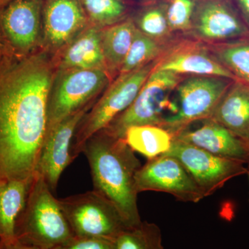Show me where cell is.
I'll return each instance as SVG.
<instances>
[{"label": "cell", "mask_w": 249, "mask_h": 249, "mask_svg": "<svg viewBox=\"0 0 249 249\" xmlns=\"http://www.w3.org/2000/svg\"><path fill=\"white\" fill-rule=\"evenodd\" d=\"M12 1H14V0H0V9H2L6 5H7Z\"/></svg>", "instance_id": "obj_31"}, {"label": "cell", "mask_w": 249, "mask_h": 249, "mask_svg": "<svg viewBox=\"0 0 249 249\" xmlns=\"http://www.w3.org/2000/svg\"><path fill=\"white\" fill-rule=\"evenodd\" d=\"M170 30L176 36H188L192 29L196 0H165Z\"/></svg>", "instance_id": "obj_27"}, {"label": "cell", "mask_w": 249, "mask_h": 249, "mask_svg": "<svg viewBox=\"0 0 249 249\" xmlns=\"http://www.w3.org/2000/svg\"><path fill=\"white\" fill-rule=\"evenodd\" d=\"M187 37L209 45L249 38V27L233 0H196Z\"/></svg>", "instance_id": "obj_11"}, {"label": "cell", "mask_w": 249, "mask_h": 249, "mask_svg": "<svg viewBox=\"0 0 249 249\" xmlns=\"http://www.w3.org/2000/svg\"><path fill=\"white\" fill-rule=\"evenodd\" d=\"M7 52L4 45H3L2 42H1V39H0V55L4 53H7Z\"/></svg>", "instance_id": "obj_32"}, {"label": "cell", "mask_w": 249, "mask_h": 249, "mask_svg": "<svg viewBox=\"0 0 249 249\" xmlns=\"http://www.w3.org/2000/svg\"><path fill=\"white\" fill-rule=\"evenodd\" d=\"M184 77L155 69L132 104L103 130L124 139L126 130L133 126H160L165 118L176 112L172 93Z\"/></svg>", "instance_id": "obj_5"}, {"label": "cell", "mask_w": 249, "mask_h": 249, "mask_svg": "<svg viewBox=\"0 0 249 249\" xmlns=\"http://www.w3.org/2000/svg\"><path fill=\"white\" fill-rule=\"evenodd\" d=\"M124 139L133 151L152 160L170 150L173 137L160 126L145 124L129 127Z\"/></svg>", "instance_id": "obj_22"}, {"label": "cell", "mask_w": 249, "mask_h": 249, "mask_svg": "<svg viewBox=\"0 0 249 249\" xmlns=\"http://www.w3.org/2000/svg\"><path fill=\"white\" fill-rule=\"evenodd\" d=\"M116 244L117 249H164L160 228L147 222L124 231L116 239Z\"/></svg>", "instance_id": "obj_26"}, {"label": "cell", "mask_w": 249, "mask_h": 249, "mask_svg": "<svg viewBox=\"0 0 249 249\" xmlns=\"http://www.w3.org/2000/svg\"><path fill=\"white\" fill-rule=\"evenodd\" d=\"M102 31L103 29L89 24L54 55L57 70L80 69L107 71L102 49Z\"/></svg>", "instance_id": "obj_17"}, {"label": "cell", "mask_w": 249, "mask_h": 249, "mask_svg": "<svg viewBox=\"0 0 249 249\" xmlns=\"http://www.w3.org/2000/svg\"><path fill=\"white\" fill-rule=\"evenodd\" d=\"M233 82L218 76L184 77L174 91L176 112L165 118L160 127L168 131L174 138L196 121L211 119Z\"/></svg>", "instance_id": "obj_7"}, {"label": "cell", "mask_w": 249, "mask_h": 249, "mask_svg": "<svg viewBox=\"0 0 249 249\" xmlns=\"http://www.w3.org/2000/svg\"><path fill=\"white\" fill-rule=\"evenodd\" d=\"M197 128H187L174 139L200 147L210 153L249 163V142L236 137L225 127L209 119Z\"/></svg>", "instance_id": "obj_16"}, {"label": "cell", "mask_w": 249, "mask_h": 249, "mask_svg": "<svg viewBox=\"0 0 249 249\" xmlns=\"http://www.w3.org/2000/svg\"><path fill=\"white\" fill-rule=\"evenodd\" d=\"M129 16L139 31L157 42L171 46L178 40L168 26L165 0H140Z\"/></svg>", "instance_id": "obj_20"}, {"label": "cell", "mask_w": 249, "mask_h": 249, "mask_svg": "<svg viewBox=\"0 0 249 249\" xmlns=\"http://www.w3.org/2000/svg\"><path fill=\"white\" fill-rule=\"evenodd\" d=\"M135 185L138 193L163 192L184 202L197 203L205 198L184 167L168 155L148 160L136 173Z\"/></svg>", "instance_id": "obj_12"}, {"label": "cell", "mask_w": 249, "mask_h": 249, "mask_svg": "<svg viewBox=\"0 0 249 249\" xmlns=\"http://www.w3.org/2000/svg\"><path fill=\"white\" fill-rule=\"evenodd\" d=\"M0 249H40L34 246L25 245L16 240L11 242H0Z\"/></svg>", "instance_id": "obj_30"}, {"label": "cell", "mask_w": 249, "mask_h": 249, "mask_svg": "<svg viewBox=\"0 0 249 249\" xmlns=\"http://www.w3.org/2000/svg\"><path fill=\"white\" fill-rule=\"evenodd\" d=\"M160 60L139 70L121 73L112 80L77 127L71 144L73 160L81 153L85 142L91 136L106 128L132 104Z\"/></svg>", "instance_id": "obj_4"}, {"label": "cell", "mask_w": 249, "mask_h": 249, "mask_svg": "<svg viewBox=\"0 0 249 249\" xmlns=\"http://www.w3.org/2000/svg\"><path fill=\"white\" fill-rule=\"evenodd\" d=\"M170 47L145 35L137 28L130 49L119 75L139 70L150 62L159 60Z\"/></svg>", "instance_id": "obj_25"}, {"label": "cell", "mask_w": 249, "mask_h": 249, "mask_svg": "<svg viewBox=\"0 0 249 249\" xmlns=\"http://www.w3.org/2000/svg\"><path fill=\"white\" fill-rule=\"evenodd\" d=\"M155 70L184 76H218L238 80L213 55L207 44L196 40H177L160 58Z\"/></svg>", "instance_id": "obj_15"}, {"label": "cell", "mask_w": 249, "mask_h": 249, "mask_svg": "<svg viewBox=\"0 0 249 249\" xmlns=\"http://www.w3.org/2000/svg\"><path fill=\"white\" fill-rule=\"evenodd\" d=\"M52 249H117L116 241L107 239L74 237Z\"/></svg>", "instance_id": "obj_28"}, {"label": "cell", "mask_w": 249, "mask_h": 249, "mask_svg": "<svg viewBox=\"0 0 249 249\" xmlns=\"http://www.w3.org/2000/svg\"><path fill=\"white\" fill-rule=\"evenodd\" d=\"M241 16L249 27V0H233Z\"/></svg>", "instance_id": "obj_29"}, {"label": "cell", "mask_w": 249, "mask_h": 249, "mask_svg": "<svg viewBox=\"0 0 249 249\" xmlns=\"http://www.w3.org/2000/svg\"><path fill=\"white\" fill-rule=\"evenodd\" d=\"M54 55H0V179L31 181L47 126Z\"/></svg>", "instance_id": "obj_1"}, {"label": "cell", "mask_w": 249, "mask_h": 249, "mask_svg": "<svg viewBox=\"0 0 249 249\" xmlns=\"http://www.w3.org/2000/svg\"><path fill=\"white\" fill-rule=\"evenodd\" d=\"M163 155L178 160L184 167L205 197L211 196L231 178L248 172L239 160L218 157L200 147L174 139Z\"/></svg>", "instance_id": "obj_9"}, {"label": "cell", "mask_w": 249, "mask_h": 249, "mask_svg": "<svg viewBox=\"0 0 249 249\" xmlns=\"http://www.w3.org/2000/svg\"><path fill=\"white\" fill-rule=\"evenodd\" d=\"M136 29L137 27L130 16L121 22L103 29V55L107 71L114 79L119 75L128 53Z\"/></svg>", "instance_id": "obj_21"}, {"label": "cell", "mask_w": 249, "mask_h": 249, "mask_svg": "<svg viewBox=\"0 0 249 249\" xmlns=\"http://www.w3.org/2000/svg\"><path fill=\"white\" fill-rule=\"evenodd\" d=\"M82 152L89 162L93 191L116 206L129 229L140 225L135 175L142 165L134 151L124 139L102 130L85 142Z\"/></svg>", "instance_id": "obj_2"}, {"label": "cell", "mask_w": 249, "mask_h": 249, "mask_svg": "<svg viewBox=\"0 0 249 249\" xmlns=\"http://www.w3.org/2000/svg\"><path fill=\"white\" fill-rule=\"evenodd\" d=\"M44 0H14L0 9V39L6 51L27 55L41 49Z\"/></svg>", "instance_id": "obj_10"}, {"label": "cell", "mask_w": 249, "mask_h": 249, "mask_svg": "<svg viewBox=\"0 0 249 249\" xmlns=\"http://www.w3.org/2000/svg\"><path fill=\"white\" fill-rule=\"evenodd\" d=\"M90 25L104 29L129 17L134 4L129 0H79Z\"/></svg>", "instance_id": "obj_23"}, {"label": "cell", "mask_w": 249, "mask_h": 249, "mask_svg": "<svg viewBox=\"0 0 249 249\" xmlns=\"http://www.w3.org/2000/svg\"><path fill=\"white\" fill-rule=\"evenodd\" d=\"M31 181L0 179V242L17 240L16 223L25 206Z\"/></svg>", "instance_id": "obj_19"}, {"label": "cell", "mask_w": 249, "mask_h": 249, "mask_svg": "<svg viewBox=\"0 0 249 249\" xmlns=\"http://www.w3.org/2000/svg\"><path fill=\"white\" fill-rule=\"evenodd\" d=\"M207 45L237 80L249 85V38Z\"/></svg>", "instance_id": "obj_24"}, {"label": "cell", "mask_w": 249, "mask_h": 249, "mask_svg": "<svg viewBox=\"0 0 249 249\" xmlns=\"http://www.w3.org/2000/svg\"><path fill=\"white\" fill-rule=\"evenodd\" d=\"M89 25L79 0H44L41 49L56 55Z\"/></svg>", "instance_id": "obj_13"}, {"label": "cell", "mask_w": 249, "mask_h": 249, "mask_svg": "<svg viewBox=\"0 0 249 249\" xmlns=\"http://www.w3.org/2000/svg\"><path fill=\"white\" fill-rule=\"evenodd\" d=\"M40 175L31 181L16 227L17 240L40 249H52L74 237L59 199Z\"/></svg>", "instance_id": "obj_3"}, {"label": "cell", "mask_w": 249, "mask_h": 249, "mask_svg": "<svg viewBox=\"0 0 249 249\" xmlns=\"http://www.w3.org/2000/svg\"><path fill=\"white\" fill-rule=\"evenodd\" d=\"M59 202L75 237L116 241L129 229L116 206L93 190Z\"/></svg>", "instance_id": "obj_8"}, {"label": "cell", "mask_w": 249, "mask_h": 249, "mask_svg": "<svg viewBox=\"0 0 249 249\" xmlns=\"http://www.w3.org/2000/svg\"><path fill=\"white\" fill-rule=\"evenodd\" d=\"M92 106L73 113L46 132L36 174L45 180L53 193L56 189L62 173L73 160L71 144L77 127Z\"/></svg>", "instance_id": "obj_14"}, {"label": "cell", "mask_w": 249, "mask_h": 249, "mask_svg": "<svg viewBox=\"0 0 249 249\" xmlns=\"http://www.w3.org/2000/svg\"><path fill=\"white\" fill-rule=\"evenodd\" d=\"M113 80L106 70H57L47 105V132L73 113L93 106Z\"/></svg>", "instance_id": "obj_6"}, {"label": "cell", "mask_w": 249, "mask_h": 249, "mask_svg": "<svg viewBox=\"0 0 249 249\" xmlns=\"http://www.w3.org/2000/svg\"></svg>", "instance_id": "obj_33"}, {"label": "cell", "mask_w": 249, "mask_h": 249, "mask_svg": "<svg viewBox=\"0 0 249 249\" xmlns=\"http://www.w3.org/2000/svg\"><path fill=\"white\" fill-rule=\"evenodd\" d=\"M211 119L249 142V85L240 80L234 81Z\"/></svg>", "instance_id": "obj_18"}]
</instances>
